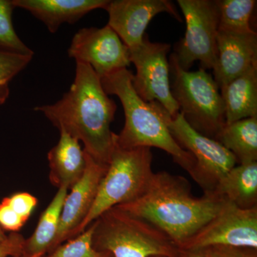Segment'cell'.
Listing matches in <instances>:
<instances>
[{
  "mask_svg": "<svg viewBox=\"0 0 257 257\" xmlns=\"http://www.w3.org/2000/svg\"><path fill=\"white\" fill-rule=\"evenodd\" d=\"M116 104L104 92L101 79L88 64L76 62L75 78L68 92L53 104L37 106L58 128L82 142L84 152L109 165L114 145L111 124Z\"/></svg>",
  "mask_w": 257,
  "mask_h": 257,
  "instance_id": "1",
  "label": "cell"
},
{
  "mask_svg": "<svg viewBox=\"0 0 257 257\" xmlns=\"http://www.w3.org/2000/svg\"><path fill=\"white\" fill-rule=\"evenodd\" d=\"M225 202L214 193L194 197L187 179L163 171L154 173L140 197L116 207L153 225L179 248L205 226Z\"/></svg>",
  "mask_w": 257,
  "mask_h": 257,
  "instance_id": "2",
  "label": "cell"
},
{
  "mask_svg": "<svg viewBox=\"0 0 257 257\" xmlns=\"http://www.w3.org/2000/svg\"><path fill=\"white\" fill-rule=\"evenodd\" d=\"M133 75L131 71L122 69L101 79L104 92L107 95L118 96L124 109V126L119 135L115 134V143L124 149H160L190 175L195 165L194 157L179 146L171 135L165 108L155 101L146 102L135 92Z\"/></svg>",
  "mask_w": 257,
  "mask_h": 257,
  "instance_id": "3",
  "label": "cell"
},
{
  "mask_svg": "<svg viewBox=\"0 0 257 257\" xmlns=\"http://www.w3.org/2000/svg\"><path fill=\"white\" fill-rule=\"evenodd\" d=\"M93 247L114 257H175L179 248L160 229L114 207L92 222Z\"/></svg>",
  "mask_w": 257,
  "mask_h": 257,
  "instance_id": "4",
  "label": "cell"
},
{
  "mask_svg": "<svg viewBox=\"0 0 257 257\" xmlns=\"http://www.w3.org/2000/svg\"><path fill=\"white\" fill-rule=\"evenodd\" d=\"M152 159L151 149L121 148L114 140L107 170L101 180L92 209L69 239L85 231L106 211L140 197L155 173L152 171Z\"/></svg>",
  "mask_w": 257,
  "mask_h": 257,
  "instance_id": "5",
  "label": "cell"
},
{
  "mask_svg": "<svg viewBox=\"0 0 257 257\" xmlns=\"http://www.w3.org/2000/svg\"><path fill=\"white\" fill-rule=\"evenodd\" d=\"M171 91L179 112L194 130L213 140L226 124L220 89L204 69L190 72L181 68L175 54L170 56Z\"/></svg>",
  "mask_w": 257,
  "mask_h": 257,
  "instance_id": "6",
  "label": "cell"
},
{
  "mask_svg": "<svg viewBox=\"0 0 257 257\" xmlns=\"http://www.w3.org/2000/svg\"><path fill=\"white\" fill-rule=\"evenodd\" d=\"M187 29L176 47V60L181 68L189 71L199 61L201 69L214 68L217 58L219 13L216 0H178Z\"/></svg>",
  "mask_w": 257,
  "mask_h": 257,
  "instance_id": "7",
  "label": "cell"
},
{
  "mask_svg": "<svg viewBox=\"0 0 257 257\" xmlns=\"http://www.w3.org/2000/svg\"><path fill=\"white\" fill-rule=\"evenodd\" d=\"M165 119L175 141L195 160L191 177L204 194H212L223 177L237 165L234 155L219 142L194 130L180 112L172 118L166 110Z\"/></svg>",
  "mask_w": 257,
  "mask_h": 257,
  "instance_id": "8",
  "label": "cell"
},
{
  "mask_svg": "<svg viewBox=\"0 0 257 257\" xmlns=\"http://www.w3.org/2000/svg\"><path fill=\"white\" fill-rule=\"evenodd\" d=\"M170 49V44L150 42L145 34L141 45L130 50V57L137 69L133 78L135 92L146 102L160 104L173 118L179 114V108L171 91L167 58Z\"/></svg>",
  "mask_w": 257,
  "mask_h": 257,
  "instance_id": "9",
  "label": "cell"
},
{
  "mask_svg": "<svg viewBox=\"0 0 257 257\" xmlns=\"http://www.w3.org/2000/svg\"><path fill=\"white\" fill-rule=\"evenodd\" d=\"M257 248V207L243 209L227 201L205 226L184 243L181 249L210 246Z\"/></svg>",
  "mask_w": 257,
  "mask_h": 257,
  "instance_id": "10",
  "label": "cell"
},
{
  "mask_svg": "<svg viewBox=\"0 0 257 257\" xmlns=\"http://www.w3.org/2000/svg\"><path fill=\"white\" fill-rule=\"evenodd\" d=\"M68 55L89 64L100 79L131 64L128 47L108 25L79 30L72 38Z\"/></svg>",
  "mask_w": 257,
  "mask_h": 257,
  "instance_id": "11",
  "label": "cell"
},
{
  "mask_svg": "<svg viewBox=\"0 0 257 257\" xmlns=\"http://www.w3.org/2000/svg\"><path fill=\"white\" fill-rule=\"evenodd\" d=\"M104 10L109 14L108 26L128 50L141 45L149 23L160 13H169L182 22L175 5L168 0H114L109 1Z\"/></svg>",
  "mask_w": 257,
  "mask_h": 257,
  "instance_id": "12",
  "label": "cell"
},
{
  "mask_svg": "<svg viewBox=\"0 0 257 257\" xmlns=\"http://www.w3.org/2000/svg\"><path fill=\"white\" fill-rule=\"evenodd\" d=\"M86 154L87 166L82 178L69 190L64 200L60 226L48 253L69 239L71 234L84 221L92 209L98 189L107 170L108 165L100 163Z\"/></svg>",
  "mask_w": 257,
  "mask_h": 257,
  "instance_id": "13",
  "label": "cell"
},
{
  "mask_svg": "<svg viewBox=\"0 0 257 257\" xmlns=\"http://www.w3.org/2000/svg\"><path fill=\"white\" fill-rule=\"evenodd\" d=\"M217 58L213 68L219 89L257 65L256 32L236 34L218 30Z\"/></svg>",
  "mask_w": 257,
  "mask_h": 257,
  "instance_id": "14",
  "label": "cell"
},
{
  "mask_svg": "<svg viewBox=\"0 0 257 257\" xmlns=\"http://www.w3.org/2000/svg\"><path fill=\"white\" fill-rule=\"evenodd\" d=\"M109 0H13L15 8L30 12L55 33L64 23L74 24L88 13L104 9Z\"/></svg>",
  "mask_w": 257,
  "mask_h": 257,
  "instance_id": "15",
  "label": "cell"
},
{
  "mask_svg": "<svg viewBox=\"0 0 257 257\" xmlns=\"http://www.w3.org/2000/svg\"><path fill=\"white\" fill-rule=\"evenodd\" d=\"M60 140L47 155L51 183L57 188H72L82 178L87 166L79 140L60 130Z\"/></svg>",
  "mask_w": 257,
  "mask_h": 257,
  "instance_id": "16",
  "label": "cell"
},
{
  "mask_svg": "<svg viewBox=\"0 0 257 257\" xmlns=\"http://www.w3.org/2000/svg\"><path fill=\"white\" fill-rule=\"evenodd\" d=\"M226 124L257 116V65L221 87Z\"/></svg>",
  "mask_w": 257,
  "mask_h": 257,
  "instance_id": "17",
  "label": "cell"
},
{
  "mask_svg": "<svg viewBox=\"0 0 257 257\" xmlns=\"http://www.w3.org/2000/svg\"><path fill=\"white\" fill-rule=\"evenodd\" d=\"M214 193L241 209L257 207V162L235 166Z\"/></svg>",
  "mask_w": 257,
  "mask_h": 257,
  "instance_id": "18",
  "label": "cell"
},
{
  "mask_svg": "<svg viewBox=\"0 0 257 257\" xmlns=\"http://www.w3.org/2000/svg\"><path fill=\"white\" fill-rule=\"evenodd\" d=\"M69 189L61 187L42 213L35 231L25 239L23 256L44 257L48 253L58 231L61 214Z\"/></svg>",
  "mask_w": 257,
  "mask_h": 257,
  "instance_id": "19",
  "label": "cell"
},
{
  "mask_svg": "<svg viewBox=\"0 0 257 257\" xmlns=\"http://www.w3.org/2000/svg\"><path fill=\"white\" fill-rule=\"evenodd\" d=\"M216 140L234 155L238 165L257 162V116L225 124Z\"/></svg>",
  "mask_w": 257,
  "mask_h": 257,
  "instance_id": "20",
  "label": "cell"
},
{
  "mask_svg": "<svg viewBox=\"0 0 257 257\" xmlns=\"http://www.w3.org/2000/svg\"><path fill=\"white\" fill-rule=\"evenodd\" d=\"M219 13V31L236 34L255 32L251 28L256 0H216Z\"/></svg>",
  "mask_w": 257,
  "mask_h": 257,
  "instance_id": "21",
  "label": "cell"
},
{
  "mask_svg": "<svg viewBox=\"0 0 257 257\" xmlns=\"http://www.w3.org/2000/svg\"><path fill=\"white\" fill-rule=\"evenodd\" d=\"M15 8L13 0H0V52L34 55L33 51L20 40L13 26Z\"/></svg>",
  "mask_w": 257,
  "mask_h": 257,
  "instance_id": "22",
  "label": "cell"
},
{
  "mask_svg": "<svg viewBox=\"0 0 257 257\" xmlns=\"http://www.w3.org/2000/svg\"><path fill=\"white\" fill-rule=\"evenodd\" d=\"M93 229L92 223L85 231L65 241L46 257H114L110 253L93 247Z\"/></svg>",
  "mask_w": 257,
  "mask_h": 257,
  "instance_id": "23",
  "label": "cell"
},
{
  "mask_svg": "<svg viewBox=\"0 0 257 257\" xmlns=\"http://www.w3.org/2000/svg\"><path fill=\"white\" fill-rule=\"evenodd\" d=\"M33 55L0 52V106L8 101L10 84L32 60Z\"/></svg>",
  "mask_w": 257,
  "mask_h": 257,
  "instance_id": "24",
  "label": "cell"
},
{
  "mask_svg": "<svg viewBox=\"0 0 257 257\" xmlns=\"http://www.w3.org/2000/svg\"><path fill=\"white\" fill-rule=\"evenodd\" d=\"M7 199L13 210L25 222L28 221L38 204L37 198L28 192L15 193L10 197H7Z\"/></svg>",
  "mask_w": 257,
  "mask_h": 257,
  "instance_id": "25",
  "label": "cell"
},
{
  "mask_svg": "<svg viewBox=\"0 0 257 257\" xmlns=\"http://www.w3.org/2000/svg\"><path fill=\"white\" fill-rule=\"evenodd\" d=\"M25 221L17 214L5 197L0 203V227L3 231L17 233L23 228Z\"/></svg>",
  "mask_w": 257,
  "mask_h": 257,
  "instance_id": "26",
  "label": "cell"
},
{
  "mask_svg": "<svg viewBox=\"0 0 257 257\" xmlns=\"http://www.w3.org/2000/svg\"><path fill=\"white\" fill-rule=\"evenodd\" d=\"M203 250L205 257H257L256 250L252 248L214 246Z\"/></svg>",
  "mask_w": 257,
  "mask_h": 257,
  "instance_id": "27",
  "label": "cell"
},
{
  "mask_svg": "<svg viewBox=\"0 0 257 257\" xmlns=\"http://www.w3.org/2000/svg\"><path fill=\"white\" fill-rule=\"evenodd\" d=\"M25 239L19 233H10L7 239L0 243V257L23 256Z\"/></svg>",
  "mask_w": 257,
  "mask_h": 257,
  "instance_id": "28",
  "label": "cell"
},
{
  "mask_svg": "<svg viewBox=\"0 0 257 257\" xmlns=\"http://www.w3.org/2000/svg\"><path fill=\"white\" fill-rule=\"evenodd\" d=\"M175 257H205L203 249H181Z\"/></svg>",
  "mask_w": 257,
  "mask_h": 257,
  "instance_id": "29",
  "label": "cell"
},
{
  "mask_svg": "<svg viewBox=\"0 0 257 257\" xmlns=\"http://www.w3.org/2000/svg\"><path fill=\"white\" fill-rule=\"evenodd\" d=\"M8 237V235H6L5 233V231H3V229L0 227V243L4 241L5 239Z\"/></svg>",
  "mask_w": 257,
  "mask_h": 257,
  "instance_id": "30",
  "label": "cell"
},
{
  "mask_svg": "<svg viewBox=\"0 0 257 257\" xmlns=\"http://www.w3.org/2000/svg\"><path fill=\"white\" fill-rule=\"evenodd\" d=\"M15 257H25L24 256H15Z\"/></svg>",
  "mask_w": 257,
  "mask_h": 257,
  "instance_id": "31",
  "label": "cell"
},
{
  "mask_svg": "<svg viewBox=\"0 0 257 257\" xmlns=\"http://www.w3.org/2000/svg\"><path fill=\"white\" fill-rule=\"evenodd\" d=\"M153 257H162V256H153Z\"/></svg>",
  "mask_w": 257,
  "mask_h": 257,
  "instance_id": "32",
  "label": "cell"
}]
</instances>
